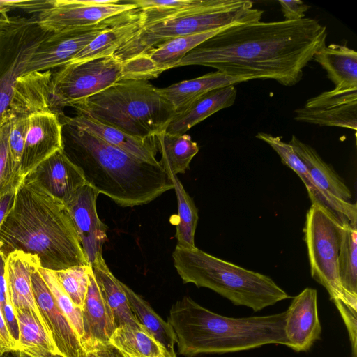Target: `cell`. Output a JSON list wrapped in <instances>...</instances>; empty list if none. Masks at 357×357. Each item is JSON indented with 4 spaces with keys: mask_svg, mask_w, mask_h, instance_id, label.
<instances>
[{
    "mask_svg": "<svg viewBox=\"0 0 357 357\" xmlns=\"http://www.w3.org/2000/svg\"><path fill=\"white\" fill-rule=\"evenodd\" d=\"M79 357H97L92 350H84Z\"/></svg>",
    "mask_w": 357,
    "mask_h": 357,
    "instance_id": "obj_49",
    "label": "cell"
},
{
    "mask_svg": "<svg viewBox=\"0 0 357 357\" xmlns=\"http://www.w3.org/2000/svg\"><path fill=\"white\" fill-rule=\"evenodd\" d=\"M256 137L268 144L280 157L283 164L291 169L303 181L312 204H319L330 210L341 222L357 225L356 204L347 202L329 194L312 179L305 165L293 146L280 137L258 132Z\"/></svg>",
    "mask_w": 357,
    "mask_h": 357,
    "instance_id": "obj_15",
    "label": "cell"
},
{
    "mask_svg": "<svg viewBox=\"0 0 357 357\" xmlns=\"http://www.w3.org/2000/svg\"><path fill=\"white\" fill-rule=\"evenodd\" d=\"M299 122L357 130V89L324 91L294 111Z\"/></svg>",
    "mask_w": 357,
    "mask_h": 357,
    "instance_id": "obj_13",
    "label": "cell"
},
{
    "mask_svg": "<svg viewBox=\"0 0 357 357\" xmlns=\"http://www.w3.org/2000/svg\"><path fill=\"white\" fill-rule=\"evenodd\" d=\"M50 0L11 1L0 0V29L10 24L13 17L9 13L14 9H22L28 12L40 13L48 5Z\"/></svg>",
    "mask_w": 357,
    "mask_h": 357,
    "instance_id": "obj_41",
    "label": "cell"
},
{
    "mask_svg": "<svg viewBox=\"0 0 357 357\" xmlns=\"http://www.w3.org/2000/svg\"><path fill=\"white\" fill-rule=\"evenodd\" d=\"M328 78L340 89H357V52L345 45H325L314 55Z\"/></svg>",
    "mask_w": 357,
    "mask_h": 357,
    "instance_id": "obj_28",
    "label": "cell"
},
{
    "mask_svg": "<svg viewBox=\"0 0 357 357\" xmlns=\"http://www.w3.org/2000/svg\"><path fill=\"white\" fill-rule=\"evenodd\" d=\"M124 357H131V356H123ZM162 357H171L169 355L167 354Z\"/></svg>",
    "mask_w": 357,
    "mask_h": 357,
    "instance_id": "obj_52",
    "label": "cell"
},
{
    "mask_svg": "<svg viewBox=\"0 0 357 357\" xmlns=\"http://www.w3.org/2000/svg\"><path fill=\"white\" fill-rule=\"evenodd\" d=\"M129 11L87 27L50 33L26 63L23 75L64 66L98 34L124 18Z\"/></svg>",
    "mask_w": 357,
    "mask_h": 357,
    "instance_id": "obj_12",
    "label": "cell"
},
{
    "mask_svg": "<svg viewBox=\"0 0 357 357\" xmlns=\"http://www.w3.org/2000/svg\"><path fill=\"white\" fill-rule=\"evenodd\" d=\"M77 112L140 139L166 131L176 112L148 81L126 79L75 104Z\"/></svg>",
    "mask_w": 357,
    "mask_h": 357,
    "instance_id": "obj_5",
    "label": "cell"
},
{
    "mask_svg": "<svg viewBox=\"0 0 357 357\" xmlns=\"http://www.w3.org/2000/svg\"><path fill=\"white\" fill-rule=\"evenodd\" d=\"M82 313L84 335L80 343L83 349L91 350L99 344H108L116 326L111 311L102 297L92 269Z\"/></svg>",
    "mask_w": 357,
    "mask_h": 357,
    "instance_id": "obj_23",
    "label": "cell"
},
{
    "mask_svg": "<svg viewBox=\"0 0 357 357\" xmlns=\"http://www.w3.org/2000/svg\"><path fill=\"white\" fill-rule=\"evenodd\" d=\"M327 31L317 20L256 21L227 26L188 53L176 66H203L234 77L273 79L291 86L326 45Z\"/></svg>",
    "mask_w": 357,
    "mask_h": 357,
    "instance_id": "obj_1",
    "label": "cell"
},
{
    "mask_svg": "<svg viewBox=\"0 0 357 357\" xmlns=\"http://www.w3.org/2000/svg\"><path fill=\"white\" fill-rule=\"evenodd\" d=\"M63 151L82 171L86 183L118 205L146 204L174 189L172 177L160 165L137 159L98 137L69 124Z\"/></svg>",
    "mask_w": 357,
    "mask_h": 357,
    "instance_id": "obj_3",
    "label": "cell"
},
{
    "mask_svg": "<svg viewBox=\"0 0 357 357\" xmlns=\"http://www.w3.org/2000/svg\"><path fill=\"white\" fill-rule=\"evenodd\" d=\"M91 267L102 297L111 311L116 328L126 325L142 326L130 307L120 280L110 271L102 255L98 257L91 264Z\"/></svg>",
    "mask_w": 357,
    "mask_h": 357,
    "instance_id": "obj_27",
    "label": "cell"
},
{
    "mask_svg": "<svg viewBox=\"0 0 357 357\" xmlns=\"http://www.w3.org/2000/svg\"><path fill=\"white\" fill-rule=\"evenodd\" d=\"M3 259H5V257L3 256V255L1 254V251H0V262Z\"/></svg>",
    "mask_w": 357,
    "mask_h": 357,
    "instance_id": "obj_51",
    "label": "cell"
},
{
    "mask_svg": "<svg viewBox=\"0 0 357 357\" xmlns=\"http://www.w3.org/2000/svg\"><path fill=\"white\" fill-rule=\"evenodd\" d=\"M29 117H14L9 133L10 154L15 170L20 174V162L24 151Z\"/></svg>",
    "mask_w": 357,
    "mask_h": 357,
    "instance_id": "obj_40",
    "label": "cell"
},
{
    "mask_svg": "<svg viewBox=\"0 0 357 357\" xmlns=\"http://www.w3.org/2000/svg\"><path fill=\"white\" fill-rule=\"evenodd\" d=\"M18 350L17 342L12 336L0 307V354Z\"/></svg>",
    "mask_w": 357,
    "mask_h": 357,
    "instance_id": "obj_44",
    "label": "cell"
},
{
    "mask_svg": "<svg viewBox=\"0 0 357 357\" xmlns=\"http://www.w3.org/2000/svg\"><path fill=\"white\" fill-rule=\"evenodd\" d=\"M263 13L248 0H202L184 14L143 26L114 56L125 61L172 38L260 21Z\"/></svg>",
    "mask_w": 357,
    "mask_h": 357,
    "instance_id": "obj_7",
    "label": "cell"
},
{
    "mask_svg": "<svg viewBox=\"0 0 357 357\" xmlns=\"http://www.w3.org/2000/svg\"><path fill=\"white\" fill-rule=\"evenodd\" d=\"M174 267L183 283L210 289L236 305L257 312L289 298L271 278L226 261L197 247L176 246Z\"/></svg>",
    "mask_w": 357,
    "mask_h": 357,
    "instance_id": "obj_6",
    "label": "cell"
},
{
    "mask_svg": "<svg viewBox=\"0 0 357 357\" xmlns=\"http://www.w3.org/2000/svg\"><path fill=\"white\" fill-rule=\"evenodd\" d=\"M249 80H251L250 78L247 77H234L215 71L174 83L167 87L158 88V91L177 113L212 90Z\"/></svg>",
    "mask_w": 357,
    "mask_h": 357,
    "instance_id": "obj_26",
    "label": "cell"
},
{
    "mask_svg": "<svg viewBox=\"0 0 357 357\" xmlns=\"http://www.w3.org/2000/svg\"><path fill=\"white\" fill-rule=\"evenodd\" d=\"M135 8L130 0H50L36 20L43 31L55 33L87 27Z\"/></svg>",
    "mask_w": 357,
    "mask_h": 357,
    "instance_id": "obj_11",
    "label": "cell"
},
{
    "mask_svg": "<svg viewBox=\"0 0 357 357\" xmlns=\"http://www.w3.org/2000/svg\"><path fill=\"white\" fill-rule=\"evenodd\" d=\"M289 144L319 187L339 199L351 202L352 195L347 185L314 148L301 142L295 135H292Z\"/></svg>",
    "mask_w": 357,
    "mask_h": 357,
    "instance_id": "obj_29",
    "label": "cell"
},
{
    "mask_svg": "<svg viewBox=\"0 0 357 357\" xmlns=\"http://www.w3.org/2000/svg\"><path fill=\"white\" fill-rule=\"evenodd\" d=\"M20 351L13 350L0 354V357H20Z\"/></svg>",
    "mask_w": 357,
    "mask_h": 357,
    "instance_id": "obj_47",
    "label": "cell"
},
{
    "mask_svg": "<svg viewBox=\"0 0 357 357\" xmlns=\"http://www.w3.org/2000/svg\"><path fill=\"white\" fill-rule=\"evenodd\" d=\"M16 190L7 194L0 199V228L13 205Z\"/></svg>",
    "mask_w": 357,
    "mask_h": 357,
    "instance_id": "obj_45",
    "label": "cell"
},
{
    "mask_svg": "<svg viewBox=\"0 0 357 357\" xmlns=\"http://www.w3.org/2000/svg\"><path fill=\"white\" fill-rule=\"evenodd\" d=\"M132 79L128 64L114 55L68 63L52 73L50 105L60 118L73 107L121 80Z\"/></svg>",
    "mask_w": 357,
    "mask_h": 357,
    "instance_id": "obj_8",
    "label": "cell"
},
{
    "mask_svg": "<svg viewBox=\"0 0 357 357\" xmlns=\"http://www.w3.org/2000/svg\"><path fill=\"white\" fill-rule=\"evenodd\" d=\"M108 344L127 356L162 357L169 355L165 347L142 326L126 325L117 327Z\"/></svg>",
    "mask_w": 357,
    "mask_h": 357,
    "instance_id": "obj_34",
    "label": "cell"
},
{
    "mask_svg": "<svg viewBox=\"0 0 357 357\" xmlns=\"http://www.w3.org/2000/svg\"><path fill=\"white\" fill-rule=\"evenodd\" d=\"M38 271L46 283L57 305L68 318L79 341L84 335L82 309L74 304L57 280L54 271L38 267Z\"/></svg>",
    "mask_w": 357,
    "mask_h": 357,
    "instance_id": "obj_38",
    "label": "cell"
},
{
    "mask_svg": "<svg viewBox=\"0 0 357 357\" xmlns=\"http://www.w3.org/2000/svg\"><path fill=\"white\" fill-rule=\"evenodd\" d=\"M61 122L62 124H69L84 130L137 159L153 165H159L155 158L158 151L155 137H135L79 112L74 117L63 116Z\"/></svg>",
    "mask_w": 357,
    "mask_h": 357,
    "instance_id": "obj_20",
    "label": "cell"
},
{
    "mask_svg": "<svg viewBox=\"0 0 357 357\" xmlns=\"http://www.w3.org/2000/svg\"><path fill=\"white\" fill-rule=\"evenodd\" d=\"M284 333L287 347L307 351L320 339L321 326L317 309V291L307 287L294 298L286 311Z\"/></svg>",
    "mask_w": 357,
    "mask_h": 357,
    "instance_id": "obj_18",
    "label": "cell"
},
{
    "mask_svg": "<svg viewBox=\"0 0 357 357\" xmlns=\"http://www.w3.org/2000/svg\"><path fill=\"white\" fill-rule=\"evenodd\" d=\"M31 284L36 305L59 354L63 357H79L84 351L79 339L57 305L38 268L31 274Z\"/></svg>",
    "mask_w": 357,
    "mask_h": 357,
    "instance_id": "obj_17",
    "label": "cell"
},
{
    "mask_svg": "<svg viewBox=\"0 0 357 357\" xmlns=\"http://www.w3.org/2000/svg\"><path fill=\"white\" fill-rule=\"evenodd\" d=\"M40 266V261L36 255L15 250L6 258L5 276L13 308L27 309L33 312L47 333L35 301L31 284V274Z\"/></svg>",
    "mask_w": 357,
    "mask_h": 357,
    "instance_id": "obj_21",
    "label": "cell"
},
{
    "mask_svg": "<svg viewBox=\"0 0 357 357\" xmlns=\"http://www.w3.org/2000/svg\"><path fill=\"white\" fill-rule=\"evenodd\" d=\"M29 128L22 153L20 176L24 178L41 162L63 149V124L54 112L29 116Z\"/></svg>",
    "mask_w": 357,
    "mask_h": 357,
    "instance_id": "obj_16",
    "label": "cell"
},
{
    "mask_svg": "<svg viewBox=\"0 0 357 357\" xmlns=\"http://www.w3.org/2000/svg\"><path fill=\"white\" fill-rule=\"evenodd\" d=\"M50 70L20 75L15 82L8 109L14 117L53 112L50 105Z\"/></svg>",
    "mask_w": 357,
    "mask_h": 357,
    "instance_id": "obj_22",
    "label": "cell"
},
{
    "mask_svg": "<svg viewBox=\"0 0 357 357\" xmlns=\"http://www.w3.org/2000/svg\"><path fill=\"white\" fill-rule=\"evenodd\" d=\"M281 10L286 21H297L305 18V14L310 8L301 1L280 0Z\"/></svg>",
    "mask_w": 357,
    "mask_h": 357,
    "instance_id": "obj_43",
    "label": "cell"
},
{
    "mask_svg": "<svg viewBox=\"0 0 357 357\" xmlns=\"http://www.w3.org/2000/svg\"><path fill=\"white\" fill-rule=\"evenodd\" d=\"M99 192L89 184L79 188L64 203L77 232L87 261L91 264L102 255L108 227L99 218L96 202Z\"/></svg>",
    "mask_w": 357,
    "mask_h": 357,
    "instance_id": "obj_14",
    "label": "cell"
},
{
    "mask_svg": "<svg viewBox=\"0 0 357 357\" xmlns=\"http://www.w3.org/2000/svg\"><path fill=\"white\" fill-rule=\"evenodd\" d=\"M341 222L330 210L312 204L303 228L312 277L327 290L330 298L346 303L338 275Z\"/></svg>",
    "mask_w": 357,
    "mask_h": 357,
    "instance_id": "obj_9",
    "label": "cell"
},
{
    "mask_svg": "<svg viewBox=\"0 0 357 357\" xmlns=\"http://www.w3.org/2000/svg\"><path fill=\"white\" fill-rule=\"evenodd\" d=\"M120 284L139 324L165 347L172 357H176L174 351L176 336L171 325L163 320L139 295L121 281Z\"/></svg>",
    "mask_w": 357,
    "mask_h": 357,
    "instance_id": "obj_33",
    "label": "cell"
},
{
    "mask_svg": "<svg viewBox=\"0 0 357 357\" xmlns=\"http://www.w3.org/2000/svg\"><path fill=\"white\" fill-rule=\"evenodd\" d=\"M158 151L161 153L160 166L170 176L183 174L199 151V146L187 134H172L166 131L155 137Z\"/></svg>",
    "mask_w": 357,
    "mask_h": 357,
    "instance_id": "obj_32",
    "label": "cell"
},
{
    "mask_svg": "<svg viewBox=\"0 0 357 357\" xmlns=\"http://www.w3.org/2000/svg\"><path fill=\"white\" fill-rule=\"evenodd\" d=\"M333 303L339 310L347 328L351 344L352 356L356 357L357 309L341 300H335Z\"/></svg>",
    "mask_w": 357,
    "mask_h": 357,
    "instance_id": "obj_42",
    "label": "cell"
},
{
    "mask_svg": "<svg viewBox=\"0 0 357 357\" xmlns=\"http://www.w3.org/2000/svg\"><path fill=\"white\" fill-rule=\"evenodd\" d=\"M20 357H30L29 356H28L22 352H20ZM48 357H63V356H61V355L56 354V355H50Z\"/></svg>",
    "mask_w": 357,
    "mask_h": 357,
    "instance_id": "obj_50",
    "label": "cell"
},
{
    "mask_svg": "<svg viewBox=\"0 0 357 357\" xmlns=\"http://www.w3.org/2000/svg\"><path fill=\"white\" fill-rule=\"evenodd\" d=\"M54 272L74 304L82 310L88 291L91 266H75Z\"/></svg>",
    "mask_w": 357,
    "mask_h": 357,
    "instance_id": "obj_39",
    "label": "cell"
},
{
    "mask_svg": "<svg viewBox=\"0 0 357 357\" xmlns=\"http://www.w3.org/2000/svg\"><path fill=\"white\" fill-rule=\"evenodd\" d=\"M15 250L36 255L52 271L89 265L64 203L26 177L0 228L1 254Z\"/></svg>",
    "mask_w": 357,
    "mask_h": 357,
    "instance_id": "obj_2",
    "label": "cell"
},
{
    "mask_svg": "<svg viewBox=\"0 0 357 357\" xmlns=\"http://www.w3.org/2000/svg\"><path fill=\"white\" fill-rule=\"evenodd\" d=\"M237 91L234 85L212 90L197 98L185 109L177 112L166 129L172 134H185L217 112L232 106Z\"/></svg>",
    "mask_w": 357,
    "mask_h": 357,
    "instance_id": "obj_25",
    "label": "cell"
},
{
    "mask_svg": "<svg viewBox=\"0 0 357 357\" xmlns=\"http://www.w3.org/2000/svg\"><path fill=\"white\" fill-rule=\"evenodd\" d=\"M8 298H10V296H6L3 293V291H1V289L0 288V307H1V310H3V308L6 304V299H8Z\"/></svg>",
    "mask_w": 357,
    "mask_h": 357,
    "instance_id": "obj_48",
    "label": "cell"
},
{
    "mask_svg": "<svg viewBox=\"0 0 357 357\" xmlns=\"http://www.w3.org/2000/svg\"><path fill=\"white\" fill-rule=\"evenodd\" d=\"M91 350L97 357H124L116 349L109 344H99Z\"/></svg>",
    "mask_w": 357,
    "mask_h": 357,
    "instance_id": "obj_46",
    "label": "cell"
},
{
    "mask_svg": "<svg viewBox=\"0 0 357 357\" xmlns=\"http://www.w3.org/2000/svg\"><path fill=\"white\" fill-rule=\"evenodd\" d=\"M142 27V10H131L121 21L98 34L68 63H78L111 56Z\"/></svg>",
    "mask_w": 357,
    "mask_h": 357,
    "instance_id": "obj_24",
    "label": "cell"
},
{
    "mask_svg": "<svg viewBox=\"0 0 357 357\" xmlns=\"http://www.w3.org/2000/svg\"><path fill=\"white\" fill-rule=\"evenodd\" d=\"M349 222L341 223L338 275L346 302L357 309V229Z\"/></svg>",
    "mask_w": 357,
    "mask_h": 357,
    "instance_id": "obj_31",
    "label": "cell"
},
{
    "mask_svg": "<svg viewBox=\"0 0 357 357\" xmlns=\"http://www.w3.org/2000/svg\"><path fill=\"white\" fill-rule=\"evenodd\" d=\"M178 203V221L176 237L179 247L194 249L195 234L199 219L198 210L177 176H172Z\"/></svg>",
    "mask_w": 357,
    "mask_h": 357,
    "instance_id": "obj_36",
    "label": "cell"
},
{
    "mask_svg": "<svg viewBox=\"0 0 357 357\" xmlns=\"http://www.w3.org/2000/svg\"><path fill=\"white\" fill-rule=\"evenodd\" d=\"M26 178L37 183L63 203L81 187L88 184L79 168L63 149L41 162Z\"/></svg>",
    "mask_w": 357,
    "mask_h": 357,
    "instance_id": "obj_19",
    "label": "cell"
},
{
    "mask_svg": "<svg viewBox=\"0 0 357 357\" xmlns=\"http://www.w3.org/2000/svg\"><path fill=\"white\" fill-rule=\"evenodd\" d=\"M225 28L172 38L142 55L145 56L162 73L175 68L188 53Z\"/></svg>",
    "mask_w": 357,
    "mask_h": 357,
    "instance_id": "obj_35",
    "label": "cell"
},
{
    "mask_svg": "<svg viewBox=\"0 0 357 357\" xmlns=\"http://www.w3.org/2000/svg\"><path fill=\"white\" fill-rule=\"evenodd\" d=\"M286 312L266 316L232 318L199 305L189 296L171 307L168 323L178 353L187 357L248 350L269 344L287 347Z\"/></svg>",
    "mask_w": 357,
    "mask_h": 357,
    "instance_id": "obj_4",
    "label": "cell"
},
{
    "mask_svg": "<svg viewBox=\"0 0 357 357\" xmlns=\"http://www.w3.org/2000/svg\"><path fill=\"white\" fill-rule=\"evenodd\" d=\"M49 34L36 18L13 17L8 26L0 29V119L8 108L15 80Z\"/></svg>",
    "mask_w": 357,
    "mask_h": 357,
    "instance_id": "obj_10",
    "label": "cell"
},
{
    "mask_svg": "<svg viewBox=\"0 0 357 357\" xmlns=\"http://www.w3.org/2000/svg\"><path fill=\"white\" fill-rule=\"evenodd\" d=\"M18 326V350L30 357L60 355L44 326L33 312L13 308Z\"/></svg>",
    "mask_w": 357,
    "mask_h": 357,
    "instance_id": "obj_30",
    "label": "cell"
},
{
    "mask_svg": "<svg viewBox=\"0 0 357 357\" xmlns=\"http://www.w3.org/2000/svg\"><path fill=\"white\" fill-rule=\"evenodd\" d=\"M13 118L7 109L0 119V199L16 190L23 180L14 169L9 150V133Z\"/></svg>",
    "mask_w": 357,
    "mask_h": 357,
    "instance_id": "obj_37",
    "label": "cell"
}]
</instances>
